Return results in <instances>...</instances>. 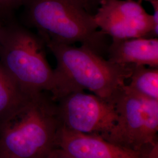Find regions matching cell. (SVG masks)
I'll list each match as a JSON object with an SVG mask.
<instances>
[{
	"instance_id": "obj_6",
	"label": "cell",
	"mask_w": 158,
	"mask_h": 158,
	"mask_svg": "<svg viewBox=\"0 0 158 158\" xmlns=\"http://www.w3.org/2000/svg\"><path fill=\"white\" fill-rule=\"evenodd\" d=\"M56 102L60 126L73 131L104 138L117 121L113 103L84 91L70 93Z\"/></svg>"
},
{
	"instance_id": "obj_11",
	"label": "cell",
	"mask_w": 158,
	"mask_h": 158,
	"mask_svg": "<svg viewBox=\"0 0 158 158\" xmlns=\"http://www.w3.org/2000/svg\"><path fill=\"white\" fill-rule=\"evenodd\" d=\"M127 85L136 93L148 98L158 100V68L134 66Z\"/></svg>"
},
{
	"instance_id": "obj_4",
	"label": "cell",
	"mask_w": 158,
	"mask_h": 158,
	"mask_svg": "<svg viewBox=\"0 0 158 158\" xmlns=\"http://www.w3.org/2000/svg\"><path fill=\"white\" fill-rule=\"evenodd\" d=\"M45 42L38 34L16 23L1 27L0 63L23 91L30 96L56 88L54 69L46 53Z\"/></svg>"
},
{
	"instance_id": "obj_7",
	"label": "cell",
	"mask_w": 158,
	"mask_h": 158,
	"mask_svg": "<svg viewBox=\"0 0 158 158\" xmlns=\"http://www.w3.org/2000/svg\"><path fill=\"white\" fill-rule=\"evenodd\" d=\"M135 0H103L93 15L98 28L113 40L153 38L152 15Z\"/></svg>"
},
{
	"instance_id": "obj_13",
	"label": "cell",
	"mask_w": 158,
	"mask_h": 158,
	"mask_svg": "<svg viewBox=\"0 0 158 158\" xmlns=\"http://www.w3.org/2000/svg\"><path fill=\"white\" fill-rule=\"evenodd\" d=\"M91 14L94 15L103 0H77Z\"/></svg>"
},
{
	"instance_id": "obj_9",
	"label": "cell",
	"mask_w": 158,
	"mask_h": 158,
	"mask_svg": "<svg viewBox=\"0 0 158 158\" xmlns=\"http://www.w3.org/2000/svg\"><path fill=\"white\" fill-rule=\"evenodd\" d=\"M107 53L115 64L158 68V38L112 40Z\"/></svg>"
},
{
	"instance_id": "obj_2",
	"label": "cell",
	"mask_w": 158,
	"mask_h": 158,
	"mask_svg": "<svg viewBox=\"0 0 158 158\" xmlns=\"http://www.w3.org/2000/svg\"><path fill=\"white\" fill-rule=\"evenodd\" d=\"M48 93L32 96L0 128V158H48L57 148L60 124L56 102Z\"/></svg>"
},
{
	"instance_id": "obj_3",
	"label": "cell",
	"mask_w": 158,
	"mask_h": 158,
	"mask_svg": "<svg viewBox=\"0 0 158 158\" xmlns=\"http://www.w3.org/2000/svg\"><path fill=\"white\" fill-rule=\"evenodd\" d=\"M23 6L27 23L44 40L79 43L102 56L107 52L106 35L77 0H27Z\"/></svg>"
},
{
	"instance_id": "obj_8",
	"label": "cell",
	"mask_w": 158,
	"mask_h": 158,
	"mask_svg": "<svg viewBox=\"0 0 158 158\" xmlns=\"http://www.w3.org/2000/svg\"><path fill=\"white\" fill-rule=\"evenodd\" d=\"M132 151L119 147L96 135L68 130L60 125L56 137L57 148L74 158H149L153 148Z\"/></svg>"
},
{
	"instance_id": "obj_17",
	"label": "cell",
	"mask_w": 158,
	"mask_h": 158,
	"mask_svg": "<svg viewBox=\"0 0 158 158\" xmlns=\"http://www.w3.org/2000/svg\"><path fill=\"white\" fill-rule=\"evenodd\" d=\"M1 27H2V25H1V23H0V32H1Z\"/></svg>"
},
{
	"instance_id": "obj_5",
	"label": "cell",
	"mask_w": 158,
	"mask_h": 158,
	"mask_svg": "<svg viewBox=\"0 0 158 158\" xmlns=\"http://www.w3.org/2000/svg\"><path fill=\"white\" fill-rule=\"evenodd\" d=\"M113 104L117 121L104 138L132 151L147 149L158 143V100L139 95L124 85Z\"/></svg>"
},
{
	"instance_id": "obj_10",
	"label": "cell",
	"mask_w": 158,
	"mask_h": 158,
	"mask_svg": "<svg viewBox=\"0 0 158 158\" xmlns=\"http://www.w3.org/2000/svg\"><path fill=\"white\" fill-rule=\"evenodd\" d=\"M32 96L23 91L0 63V128L13 118Z\"/></svg>"
},
{
	"instance_id": "obj_14",
	"label": "cell",
	"mask_w": 158,
	"mask_h": 158,
	"mask_svg": "<svg viewBox=\"0 0 158 158\" xmlns=\"http://www.w3.org/2000/svg\"><path fill=\"white\" fill-rule=\"evenodd\" d=\"M153 8V14L152 15L153 21V38H158V0L153 1L150 2Z\"/></svg>"
},
{
	"instance_id": "obj_15",
	"label": "cell",
	"mask_w": 158,
	"mask_h": 158,
	"mask_svg": "<svg viewBox=\"0 0 158 158\" xmlns=\"http://www.w3.org/2000/svg\"><path fill=\"white\" fill-rule=\"evenodd\" d=\"M48 158H74L69 156L59 148H56Z\"/></svg>"
},
{
	"instance_id": "obj_16",
	"label": "cell",
	"mask_w": 158,
	"mask_h": 158,
	"mask_svg": "<svg viewBox=\"0 0 158 158\" xmlns=\"http://www.w3.org/2000/svg\"><path fill=\"white\" fill-rule=\"evenodd\" d=\"M139 1H141L142 0H139ZM145 1H148V2H152L153 1H155V0H145Z\"/></svg>"
},
{
	"instance_id": "obj_12",
	"label": "cell",
	"mask_w": 158,
	"mask_h": 158,
	"mask_svg": "<svg viewBox=\"0 0 158 158\" xmlns=\"http://www.w3.org/2000/svg\"><path fill=\"white\" fill-rule=\"evenodd\" d=\"M27 0H0V18L10 17L12 12L23 6Z\"/></svg>"
},
{
	"instance_id": "obj_1",
	"label": "cell",
	"mask_w": 158,
	"mask_h": 158,
	"mask_svg": "<svg viewBox=\"0 0 158 158\" xmlns=\"http://www.w3.org/2000/svg\"><path fill=\"white\" fill-rule=\"evenodd\" d=\"M44 41L56 60L54 69L56 88L51 95L55 102L70 93L87 90L113 103L117 92L130 79L135 66L111 62L83 46Z\"/></svg>"
}]
</instances>
